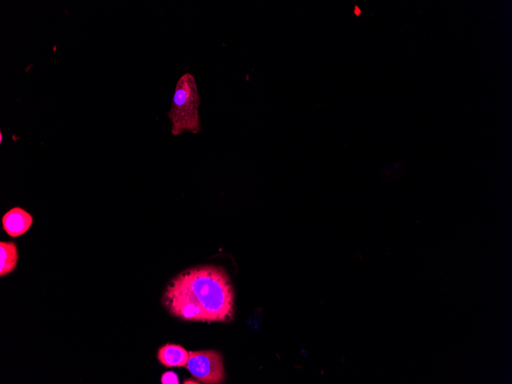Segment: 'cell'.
<instances>
[{
    "label": "cell",
    "mask_w": 512,
    "mask_h": 384,
    "mask_svg": "<svg viewBox=\"0 0 512 384\" xmlns=\"http://www.w3.org/2000/svg\"><path fill=\"white\" fill-rule=\"evenodd\" d=\"M166 309L184 321L229 322L234 316V290L226 271L215 266L187 269L166 288Z\"/></svg>",
    "instance_id": "1"
},
{
    "label": "cell",
    "mask_w": 512,
    "mask_h": 384,
    "mask_svg": "<svg viewBox=\"0 0 512 384\" xmlns=\"http://www.w3.org/2000/svg\"><path fill=\"white\" fill-rule=\"evenodd\" d=\"M201 100L194 76L183 75L176 84L172 106L168 113L174 136L184 132L198 134L201 129L199 107Z\"/></svg>",
    "instance_id": "2"
},
{
    "label": "cell",
    "mask_w": 512,
    "mask_h": 384,
    "mask_svg": "<svg viewBox=\"0 0 512 384\" xmlns=\"http://www.w3.org/2000/svg\"><path fill=\"white\" fill-rule=\"evenodd\" d=\"M185 368L192 376L205 384H220L226 380L223 357L220 352L209 351L190 352Z\"/></svg>",
    "instance_id": "3"
},
{
    "label": "cell",
    "mask_w": 512,
    "mask_h": 384,
    "mask_svg": "<svg viewBox=\"0 0 512 384\" xmlns=\"http://www.w3.org/2000/svg\"><path fill=\"white\" fill-rule=\"evenodd\" d=\"M32 223V216L21 207H14L8 210L2 219L4 231L13 238L27 233Z\"/></svg>",
    "instance_id": "4"
},
{
    "label": "cell",
    "mask_w": 512,
    "mask_h": 384,
    "mask_svg": "<svg viewBox=\"0 0 512 384\" xmlns=\"http://www.w3.org/2000/svg\"><path fill=\"white\" fill-rule=\"evenodd\" d=\"M158 359L167 368H184L189 360V352L181 345L167 344L158 349Z\"/></svg>",
    "instance_id": "5"
},
{
    "label": "cell",
    "mask_w": 512,
    "mask_h": 384,
    "mask_svg": "<svg viewBox=\"0 0 512 384\" xmlns=\"http://www.w3.org/2000/svg\"><path fill=\"white\" fill-rule=\"evenodd\" d=\"M18 249L14 242L0 243V276L11 274L18 263Z\"/></svg>",
    "instance_id": "6"
},
{
    "label": "cell",
    "mask_w": 512,
    "mask_h": 384,
    "mask_svg": "<svg viewBox=\"0 0 512 384\" xmlns=\"http://www.w3.org/2000/svg\"><path fill=\"white\" fill-rule=\"evenodd\" d=\"M161 383L179 384L180 383V381H179L177 375L175 373L172 371H168L162 375Z\"/></svg>",
    "instance_id": "7"
},
{
    "label": "cell",
    "mask_w": 512,
    "mask_h": 384,
    "mask_svg": "<svg viewBox=\"0 0 512 384\" xmlns=\"http://www.w3.org/2000/svg\"><path fill=\"white\" fill-rule=\"evenodd\" d=\"M184 383H185V384H186V383H195V384H198V383H200V382H199V381H196V380H185V381L184 382Z\"/></svg>",
    "instance_id": "8"
},
{
    "label": "cell",
    "mask_w": 512,
    "mask_h": 384,
    "mask_svg": "<svg viewBox=\"0 0 512 384\" xmlns=\"http://www.w3.org/2000/svg\"><path fill=\"white\" fill-rule=\"evenodd\" d=\"M2 140H3V135H2V133H0V143H2Z\"/></svg>",
    "instance_id": "9"
}]
</instances>
